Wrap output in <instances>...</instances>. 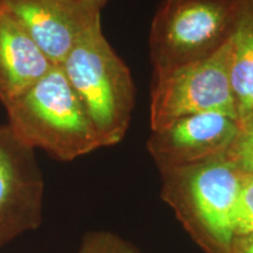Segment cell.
Masks as SVG:
<instances>
[{"instance_id":"cell-1","label":"cell","mask_w":253,"mask_h":253,"mask_svg":"<svg viewBox=\"0 0 253 253\" xmlns=\"http://www.w3.org/2000/svg\"><path fill=\"white\" fill-rule=\"evenodd\" d=\"M161 198L205 253H231L243 173L226 158L161 170Z\"/></svg>"},{"instance_id":"cell-2","label":"cell","mask_w":253,"mask_h":253,"mask_svg":"<svg viewBox=\"0 0 253 253\" xmlns=\"http://www.w3.org/2000/svg\"><path fill=\"white\" fill-rule=\"evenodd\" d=\"M7 125L24 143L69 162L104 148L61 66L5 106Z\"/></svg>"},{"instance_id":"cell-3","label":"cell","mask_w":253,"mask_h":253,"mask_svg":"<svg viewBox=\"0 0 253 253\" xmlns=\"http://www.w3.org/2000/svg\"><path fill=\"white\" fill-rule=\"evenodd\" d=\"M60 66L103 147L120 143L130 125L136 90L128 66L103 36L101 20L79 38Z\"/></svg>"},{"instance_id":"cell-4","label":"cell","mask_w":253,"mask_h":253,"mask_svg":"<svg viewBox=\"0 0 253 253\" xmlns=\"http://www.w3.org/2000/svg\"><path fill=\"white\" fill-rule=\"evenodd\" d=\"M243 0H162L151 21L153 72L210 58L229 42Z\"/></svg>"},{"instance_id":"cell-5","label":"cell","mask_w":253,"mask_h":253,"mask_svg":"<svg viewBox=\"0 0 253 253\" xmlns=\"http://www.w3.org/2000/svg\"><path fill=\"white\" fill-rule=\"evenodd\" d=\"M230 40L216 54L202 61L153 72L151 131L201 113L220 112L238 119L230 81Z\"/></svg>"},{"instance_id":"cell-6","label":"cell","mask_w":253,"mask_h":253,"mask_svg":"<svg viewBox=\"0 0 253 253\" xmlns=\"http://www.w3.org/2000/svg\"><path fill=\"white\" fill-rule=\"evenodd\" d=\"M34 151L0 125V249L42 223L45 182Z\"/></svg>"},{"instance_id":"cell-7","label":"cell","mask_w":253,"mask_h":253,"mask_svg":"<svg viewBox=\"0 0 253 253\" xmlns=\"http://www.w3.org/2000/svg\"><path fill=\"white\" fill-rule=\"evenodd\" d=\"M242 129L236 116L208 112L178 119L151 131L147 149L158 170L225 157Z\"/></svg>"},{"instance_id":"cell-8","label":"cell","mask_w":253,"mask_h":253,"mask_svg":"<svg viewBox=\"0 0 253 253\" xmlns=\"http://www.w3.org/2000/svg\"><path fill=\"white\" fill-rule=\"evenodd\" d=\"M49 61L60 66L82 34L101 20L89 0H1Z\"/></svg>"},{"instance_id":"cell-9","label":"cell","mask_w":253,"mask_h":253,"mask_svg":"<svg viewBox=\"0 0 253 253\" xmlns=\"http://www.w3.org/2000/svg\"><path fill=\"white\" fill-rule=\"evenodd\" d=\"M54 66L0 2V102L8 104Z\"/></svg>"},{"instance_id":"cell-10","label":"cell","mask_w":253,"mask_h":253,"mask_svg":"<svg viewBox=\"0 0 253 253\" xmlns=\"http://www.w3.org/2000/svg\"><path fill=\"white\" fill-rule=\"evenodd\" d=\"M230 81L240 125L253 119V0H243L230 40Z\"/></svg>"},{"instance_id":"cell-11","label":"cell","mask_w":253,"mask_h":253,"mask_svg":"<svg viewBox=\"0 0 253 253\" xmlns=\"http://www.w3.org/2000/svg\"><path fill=\"white\" fill-rule=\"evenodd\" d=\"M78 253H141L131 243L108 231H94L84 236Z\"/></svg>"},{"instance_id":"cell-12","label":"cell","mask_w":253,"mask_h":253,"mask_svg":"<svg viewBox=\"0 0 253 253\" xmlns=\"http://www.w3.org/2000/svg\"><path fill=\"white\" fill-rule=\"evenodd\" d=\"M245 175H253V125L242 126L225 157Z\"/></svg>"},{"instance_id":"cell-13","label":"cell","mask_w":253,"mask_h":253,"mask_svg":"<svg viewBox=\"0 0 253 253\" xmlns=\"http://www.w3.org/2000/svg\"><path fill=\"white\" fill-rule=\"evenodd\" d=\"M235 233L236 236L253 233V175L243 176L236 208Z\"/></svg>"},{"instance_id":"cell-14","label":"cell","mask_w":253,"mask_h":253,"mask_svg":"<svg viewBox=\"0 0 253 253\" xmlns=\"http://www.w3.org/2000/svg\"><path fill=\"white\" fill-rule=\"evenodd\" d=\"M231 253H253V233L236 236L232 242Z\"/></svg>"},{"instance_id":"cell-15","label":"cell","mask_w":253,"mask_h":253,"mask_svg":"<svg viewBox=\"0 0 253 253\" xmlns=\"http://www.w3.org/2000/svg\"><path fill=\"white\" fill-rule=\"evenodd\" d=\"M89 1H93V2H95V4L99 5L101 8H103L104 6H106L107 2H108V0H89Z\"/></svg>"},{"instance_id":"cell-16","label":"cell","mask_w":253,"mask_h":253,"mask_svg":"<svg viewBox=\"0 0 253 253\" xmlns=\"http://www.w3.org/2000/svg\"><path fill=\"white\" fill-rule=\"evenodd\" d=\"M250 123H252V125H253V119H251V120H250V121L244 123V125H250ZM244 125H242V126H244Z\"/></svg>"},{"instance_id":"cell-17","label":"cell","mask_w":253,"mask_h":253,"mask_svg":"<svg viewBox=\"0 0 253 253\" xmlns=\"http://www.w3.org/2000/svg\"><path fill=\"white\" fill-rule=\"evenodd\" d=\"M0 2H1V0H0Z\"/></svg>"}]
</instances>
